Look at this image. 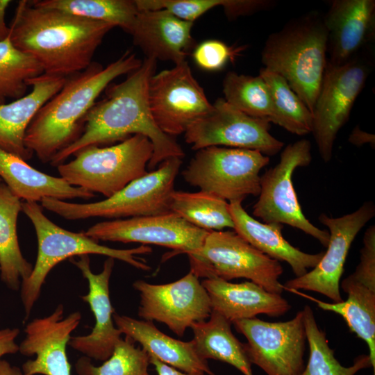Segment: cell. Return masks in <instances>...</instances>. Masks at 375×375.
<instances>
[{"mask_svg": "<svg viewBox=\"0 0 375 375\" xmlns=\"http://www.w3.org/2000/svg\"><path fill=\"white\" fill-rule=\"evenodd\" d=\"M19 334L18 328H3L0 330V360L6 354L15 353L19 351V345L15 340Z\"/></svg>", "mask_w": 375, "mask_h": 375, "instance_id": "39", "label": "cell"}, {"mask_svg": "<svg viewBox=\"0 0 375 375\" xmlns=\"http://www.w3.org/2000/svg\"><path fill=\"white\" fill-rule=\"evenodd\" d=\"M36 7L64 12L83 19L103 22L130 33L138 9L135 0H34Z\"/></svg>", "mask_w": 375, "mask_h": 375, "instance_id": "31", "label": "cell"}, {"mask_svg": "<svg viewBox=\"0 0 375 375\" xmlns=\"http://www.w3.org/2000/svg\"><path fill=\"white\" fill-rule=\"evenodd\" d=\"M328 62L341 65L367 49L374 38V0H333L323 15Z\"/></svg>", "mask_w": 375, "mask_h": 375, "instance_id": "21", "label": "cell"}, {"mask_svg": "<svg viewBox=\"0 0 375 375\" xmlns=\"http://www.w3.org/2000/svg\"><path fill=\"white\" fill-rule=\"evenodd\" d=\"M9 27L13 46L35 60L44 74L67 77L90 66L115 26L21 1Z\"/></svg>", "mask_w": 375, "mask_h": 375, "instance_id": "2", "label": "cell"}, {"mask_svg": "<svg viewBox=\"0 0 375 375\" xmlns=\"http://www.w3.org/2000/svg\"><path fill=\"white\" fill-rule=\"evenodd\" d=\"M153 151L149 139L137 134L114 145L84 148L57 168L68 184L108 198L148 172Z\"/></svg>", "mask_w": 375, "mask_h": 375, "instance_id": "7", "label": "cell"}, {"mask_svg": "<svg viewBox=\"0 0 375 375\" xmlns=\"http://www.w3.org/2000/svg\"><path fill=\"white\" fill-rule=\"evenodd\" d=\"M22 201L0 181V277L6 286L18 290L33 265L24 257L19 244L17 222Z\"/></svg>", "mask_w": 375, "mask_h": 375, "instance_id": "28", "label": "cell"}, {"mask_svg": "<svg viewBox=\"0 0 375 375\" xmlns=\"http://www.w3.org/2000/svg\"><path fill=\"white\" fill-rule=\"evenodd\" d=\"M138 10L165 9L183 20L194 22L208 10L223 6L226 0H135Z\"/></svg>", "mask_w": 375, "mask_h": 375, "instance_id": "37", "label": "cell"}, {"mask_svg": "<svg viewBox=\"0 0 375 375\" xmlns=\"http://www.w3.org/2000/svg\"><path fill=\"white\" fill-rule=\"evenodd\" d=\"M112 317L121 333L132 342H138L149 356L184 372L215 375L207 360L198 356L192 340L184 342L173 338L158 330L151 322L117 313H114Z\"/></svg>", "mask_w": 375, "mask_h": 375, "instance_id": "25", "label": "cell"}, {"mask_svg": "<svg viewBox=\"0 0 375 375\" xmlns=\"http://www.w3.org/2000/svg\"><path fill=\"white\" fill-rule=\"evenodd\" d=\"M0 181H1V179L0 178Z\"/></svg>", "mask_w": 375, "mask_h": 375, "instance_id": "44", "label": "cell"}, {"mask_svg": "<svg viewBox=\"0 0 375 375\" xmlns=\"http://www.w3.org/2000/svg\"><path fill=\"white\" fill-rule=\"evenodd\" d=\"M69 260L88 282L89 292L81 296V299L89 304L95 324L90 334L71 337L69 344L90 359L105 361L112 353L122 334L114 323L115 310L110 299L109 283L115 259L108 257L99 274L92 272L88 255L78 256L77 260L72 258Z\"/></svg>", "mask_w": 375, "mask_h": 375, "instance_id": "20", "label": "cell"}, {"mask_svg": "<svg viewBox=\"0 0 375 375\" xmlns=\"http://www.w3.org/2000/svg\"><path fill=\"white\" fill-rule=\"evenodd\" d=\"M270 123L267 119L249 116L224 98H218L210 112L189 126L184 133L185 140L194 150L222 146L274 156L284 143L271 135Z\"/></svg>", "mask_w": 375, "mask_h": 375, "instance_id": "13", "label": "cell"}, {"mask_svg": "<svg viewBox=\"0 0 375 375\" xmlns=\"http://www.w3.org/2000/svg\"><path fill=\"white\" fill-rule=\"evenodd\" d=\"M341 287L347 294L346 301L327 303L299 294L317 303L324 310L342 316L350 331L363 340L369 349V357L375 375V226H369L363 237L360 262L356 270L346 277Z\"/></svg>", "mask_w": 375, "mask_h": 375, "instance_id": "18", "label": "cell"}, {"mask_svg": "<svg viewBox=\"0 0 375 375\" xmlns=\"http://www.w3.org/2000/svg\"><path fill=\"white\" fill-rule=\"evenodd\" d=\"M156 61L146 58L124 81L109 85L106 97L96 102L87 113L81 135L56 153L50 164L58 167L84 148L120 142L137 134L149 138L153 145L149 170L155 169L169 158H183L185 153L181 145L158 127L150 110L148 85L155 74Z\"/></svg>", "mask_w": 375, "mask_h": 375, "instance_id": "1", "label": "cell"}, {"mask_svg": "<svg viewBox=\"0 0 375 375\" xmlns=\"http://www.w3.org/2000/svg\"><path fill=\"white\" fill-rule=\"evenodd\" d=\"M309 358L301 375H355L360 369L372 367L369 355H360L350 367L342 366L329 347L326 333L315 320L312 308L306 305L302 310Z\"/></svg>", "mask_w": 375, "mask_h": 375, "instance_id": "33", "label": "cell"}, {"mask_svg": "<svg viewBox=\"0 0 375 375\" xmlns=\"http://www.w3.org/2000/svg\"><path fill=\"white\" fill-rule=\"evenodd\" d=\"M10 3L9 0H0V41L4 40L10 34V27L6 24L5 15Z\"/></svg>", "mask_w": 375, "mask_h": 375, "instance_id": "42", "label": "cell"}, {"mask_svg": "<svg viewBox=\"0 0 375 375\" xmlns=\"http://www.w3.org/2000/svg\"><path fill=\"white\" fill-rule=\"evenodd\" d=\"M67 77L42 74L28 81L31 91L10 103L0 104V148L25 161L33 153L24 144L26 131L41 107L64 85Z\"/></svg>", "mask_w": 375, "mask_h": 375, "instance_id": "24", "label": "cell"}, {"mask_svg": "<svg viewBox=\"0 0 375 375\" xmlns=\"http://www.w3.org/2000/svg\"><path fill=\"white\" fill-rule=\"evenodd\" d=\"M209 232L168 212L100 222L88 228L85 233L97 241L165 247L173 250L165 255V259H167L199 249Z\"/></svg>", "mask_w": 375, "mask_h": 375, "instance_id": "16", "label": "cell"}, {"mask_svg": "<svg viewBox=\"0 0 375 375\" xmlns=\"http://www.w3.org/2000/svg\"><path fill=\"white\" fill-rule=\"evenodd\" d=\"M149 365V355L126 338L116 344L111 356L101 365L95 366L90 358L81 356L74 367L77 375H151Z\"/></svg>", "mask_w": 375, "mask_h": 375, "instance_id": "36", "label": "cell"}, {"mask_svg": "<svg viewBox=\"0 0 375 375\" xmlns=\"http://www.w3.org/2000/svg\"><path fill=\"white\" fill-rule=\"evenodd\" d=\"M142 62L127 51L106 67L92 62L83 71L70 76L30 123L24 137L26 147L41 162H50L81 135L85 117L101 93L114 79L133 72Z\"/></svg>", "mask_w": 375, "mask_h": 375, "instance_id": "3", "label": "cell"}, {"mask_svg": "<svg viewBox=\"0 0 375 375\" xmlns=\"http://www.w3.org/2000/svg\"><path fill=\"white\" fill-rule=\"evenodd\" d=\"M201 284L208 292L212 311L231 324L260 314L280 317L291 308L281 294L269 292L252 281L234 283L213 278H205Z\"/></svg>", "mask_w": 375, "mask_h": 375, "instance_id": "23", "label": "cell"}, {"mask_svg": "<svg viewBox=\"0 0 375 375\" xmlns=\"http://www.w3.org/2000/svg\"><path fill=\"white\" fill-rule=\"evenodd\" d=\"M190 272L198 278L225 281L244 278L265 289L281 294L283 272L279 261L248 243L235 231H210L197 250L186 253Z\"/></svg>", "mask_w": 375, "mask_h": 375, "instance_id": "8", "label": "cell"}, {"mask_svg": "<svg viewBox=\"0 0 375 375\" xmlns=\"http://www.w3.org/2000/svg\"><path fill=\"white\" fill-rule=\"evenodd\" d=\"M42 74L39 64L15 48L9 35L0 41V104L23 97L28 81Z\"/></svg>", "mask_w": 375, "mask_h": 375, "instance_id": "35", "label": "cell"}, {"mask_svg": "<svg viewBox=\"0 0 375 375\" xmlns=\"http://www.w3.org/2000/svg\"><path fill=\"white\" fill-rule=\"evenodd\" d=\"M242 202H228L233 230L241 238L270 258L286 262L296 277L304 275L317 265L324 251L311 254L293 247L283 238L282 224L260 222L247 212Z\"/></svg>", "mask_w": 375, "mask_h": 375, "instance_id": "26", "label": "cell"}, {"mask_svg": "<svg viewBox=\"0 0 375 375\" xmlns=\"http://www.w3.org/2000/svg\"><path fill=\"white\" fill-rule=\"evenodd\" d=\"M0 178L24 201H41L44 198L66 201L75 198L90 199L95 194L68 184L62 178L43 173L20 157L0 148Z\"/></svg>", "mask_w": 375, "mask_h": 375, "instance_id": "27", "label": "cell"}, {"mask_svg": "<svg viewBox=\"0 0 375 375\" xmlns=\"http://www.w3.org/2000/svg\"><path fill=\"white\" fill-rule=\"evenodd\" d=\"M148 101L156 123L172 137L184 133L212 109L186 60L151 76Z\"/></svg>", "mask_w": 375, "mask_h": 375, "instance_id": "14", "label": "cell"}, {"mask_svg": "<svg viewBox=\"0 0 375 375\" xmlns=\"http://www.w3.org/2000/svg\"><path fill=\"white\" fill-rule=\"evenodd\" d=\"M192 26L193 22L179 19L165 9L138 10L129 34L146 58L176 65L185 61L194 47Z\"/></svg>", "mask_w": 375, "mask_h": 375, "instance_id": "22", "label": "cell"}, {"mask_svg": "<svg viewBox=\"0 0 375 375\" xmlns=\"http://www.w3.org/2000/svg\"><path fill=\"white\" fill-rule=\"evenodd\" d=\"M149 357L150 364L154 367L157 375H205V374L202 372H184L165 363L162 362L154 356H149Z\"/></svg>", "mask_w": 375, "mask_h": 375, "instance_id": "41", "label": "cell"}, {"mask_svg": "<svg viewBox=\"0 0 375 375\" xmlns=\"http://www.w3.org/2000/svg\"><path fill=\"white\" fill-rule=\"evenodd\" d=\"M0 375H23L22 369L5 360H0Z\"/></svg>", "mask_w": 375, "mask_h": 375, "instance_id": "43", "label": "cell"}, {"mask_svg": "<svg viewBox=\"0 0 375 375\" xmlns=\"http://www.w3.org/2000/svg\"><path fill=\"white\" fill-rule=\"evenodd\" d=\"M269 158L256 150L211 146L197 150L183 171L184 180L228 202L258 196L260 170Z\"/></svg>", "mask_w": 375, "mask_h": 375, "instance_id": "9", "label": "cell"}, {"mask_svg": "<svg viewBox=\"0 0 375 375\" xmlns=\"http://www.w3.org/2000/svg\"><path fill=\"white\" fill-rule=\"evenodd\" d=\"M259 75L266 83L272 97L273 115L270 122L298 135L311 133L312 115L286 80L265 67L260 68Z\"/></svg>", "mask_w": 375, "mask_h": 375, "instance_id": "32", "label": "cell"}, {"mask_svg": "<svg viewBox=\"0 0 375 375\" xmlns=\"http://www.w3.org/2000/svg\"><path fill=\"white\" fill-rule=\"evenodd\" d=\"M233 324L247 340L243 344L251 364L267 375H301L306 367L303 355L307 341L302 310L285 322H271L255 317Z\"/></svg>", "mask_w": 375, "mask_h": 375, "instance_id": "12", "label": "cell"}, {"mask_svg": "<svg viewBox=\"0 0 375 375\" xmlns=\"http://www.w3.org/2000/svg\"><path fill=\"white\" fill-rule=\"evenodd\" d=\"M63 313L64 307L59 304L51 315L35 318L26 326L19 351L35 358L22 365L23 375H71L66 347L81 322V314L74 312L63 318Z\"/></svg>", "mask_w": 375, "mask_h": 375, "instance_id": "19", "label": "cell"}, {"mask_svg": "<svg viewBox=\"0 0 375 375\" xmlns=\"http://www.w3.org/2000/svg\"><path fill=\"white\" fill-rule=\"evenodd\" d=\"M225 101L241 112L257 118L270 119L273 103L269 88L260 76L228 72L224 78Z\"/></svg>", "mask_w": 375, "mask_h": 375, "instance_id": "34", "label": "cell"}, {"mask_svg": "<svg viewBox=\"0 0 375 375\" xmlns=\"http://www.w3.org/2000/svg\"><path fill=\"white\" fill-rule=\"evenodd\" d=\"M133 287L140 297L138 316L165 324L179 337L193 323L208 319L212 312L207 291L190 271L172 283L151 284L138 280Z\"/></svg>", "mask_w": 375, "mask_h": 375, "instance_id": "15", "label": "cell"}, {"mask_svg": "<svg viewBox=\"0 0 375 375\" xmlns=\"http://www.w3.org/2000/svg\"><path fill=\"white\" fill-rule=\"evenodd\" d=\"M242 48H233L217 40L203 41L193 51V58L196 64L205 70L222 69L229 60H233Z\"/></svg>", "mask_w": 375, "mask_h": 375, "instance_id": "38", "label": "cell"}, {"mask_svg": "<svg viewBox=\"0 0 375 375\" xmlns=\"http://www.w3.org/2000/svg\"><path fill=\"white\" fill-rule=\"evenodd\" d=\"M231 323L217 312L212 311L208 321L193 323L194 349L199 357L228 363L244 375H253L251 363L240 342L231 331Z\"/></svg>", "mask_w": 375, "mask_h": 375, "instance_id": "29", "label": "cell"}, {"mask_svg": "<svg viewBox=\"0 0 375 375\" xmlns=\"http://www.w3.org/2000/svg\"><path fill=\"white\" fill-rule=\"evenodd\" d=\"M349 142L358 147L369 144L374 148L375 136L374 134L362 131L358 126H356L349 135Z\"/></svg>", "mask_w": 375, "mask_h": 375, "instance_id": "40", "label": "cell"}, {"mask_svg": "<svg viewBox=\"0 0 375 375\" xmlns=\"http://www.w3.org/2000/svg\"><path fill=\"white\" fill-rule=\"evenodd\" d=\"M327 42L324 17L313 11L270 34L261 51L263 67L283 77L312 115L328 62Z\"/></svg>", "mask_w": 375, "mask_h": 375, "instance_id": "4", "label": "cell"}, {"mask_svg": "<svg viewBox=\"0 0 375 375\" xmlns=\"http://www.w3.org/2000/svg\"><path fill=\"white\" fill-rule=\"evenodd\" d=\"M368 53L366 49L341 65L327 62L312 111L311 132L325 162L331 160L337 135L349 120L372 70V58Z\"/></svg>", "mask_w": 375, "mask_h": 375, "instance_id": "10", "label": "cell"}, {"mask_svg": "<svg viewBox=\"0 0 375 375\" xmlns=\"http://www.w3.org/2000/svg\"><path fill=\"white\" fill-rule=\"evenodd\" d=\"M181 164V158L166 159L157 169L99 201L78 203L44 198L41 206L67 220L90 217L116 219L166 214L170 212L171 197Z\"/></svg>", "mask_w": 375, "mask_h": 375, "instance_id": "6", "label": "cell"}, {"mask_svg": "<svg viewBox=\"0 0 375 375\" xmlns=\"http://www.w3.org/2000/svg\"><path fill=\"white\" fill-rule=\"evenodd\" d=\"M43 209L37 202L22 203V211L33 224L38 240V255L33 271L20 287L25 319L29 317L51 270L67 259L98 254L122 260L143 271L150 270L146 261L137 256L151 253L152 249L149 246L119 249L100 244L99 241L88 237L85 231L75 233L58 226L44 214Z\"/></svg>", "mask_w": 375, "mask_h": 375, "instance_id": "5", "label": "cell"}, {"mask_svg": "<svg viewBox=\"0 0 375 375\" xmlns=\"http://www.w3.org/2000/svg\"><path fill=\"white\" fill-rule=\"evenodd\" d=\"M374 215L372 201L365 202L354 212L340 217L321 214L319 220L328 228L330 235L327 250L311 271L288 281L283 289L312 291L326 296L333 303L342 301L340 281L348 252L359 231Z\"/></svg>", "mask_w": 375, "mask_h": 375, "instance_id": "17", "label": "cell"}, {"mask_svg": "<svg viewBox=\"0 0 375 375\" xmlns=\"http://www.w3.org/2000/svg\"><path fill=\"white\" fill-rule=\"evenodd\" d=\"M169 210L192 225L208 231L234 227L229 203L205 191L174 190Z\"/></svg>", "mask_w": 375, "mask_h": 375, "instance_id": "30", "label": "cell"}, {"mask_svg": "<svg viewBox=\"0 0 375 375\" xmlns=\"http://www.w3.org/2000/svg\"><path fill=\"white\" fill-rule=\"evenodd\" d=\"M312 161L311 144L301 139L286 146L280 161L260 176L259 197L253 215L264 223L288 224L317 240L327 247L329 232L313 225L303 215L294 188L292 174Z\"/></svg>", "mask_w": 375, "mask_h": 375, "instance_id": "11", "label": "cell"}]
</instances>
